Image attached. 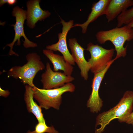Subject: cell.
Returning <instances> with one entry per match:
<instances>
[{
    "mask_svg": "<svg viewBox=\"0 0 133 133\" xmlns=\"http://www.w3.org/2000/svg\"><path fill=\"white\" fill-rule=\"evenodd\" d=\"M127 25L129 27L133 28V20L131 21Z\"/></svg>",
    "mask_w": 133,
    "mask_h": 133,
    "instance_id": "7402d4cb",
    "label": "cell"
},
{
    "mask_svg": "<svg viewBox=\"0 0 133 133\" xmlns=\"http://www.w3.org/2000/svg\"><path fill=\"white\" fill-rule=\"evenodd\" d=\"M117 27H120L123 24L127 25L133 20V6L131 8L122 12L117 17Z\"/></svg>",
    "mask_w": 133,
    "mask_h": 133,
    "instance_id": "2e32d148",
    "label": "cell"
},
{
    "mask_svg": "<svg viewBox=\"0 0 133 133\" xmlns=\"http://www.w3.org/2000/svg\"><path fill=\"white\" fill-rule=\"evenodd\" d=\"M86 50L90 53L91 57L88 62L90 66V70L93 73L103 70L107 66L115 61L112 60L115 49H106L98 44L90 42Z\"/></svg>",
    "mask_w": 133,
    "mask_h": 133,
    "instance_id": "5b68a950",
    "label": "cell"
},
{
    "mask_svg": "<svg viewBox=\"0 0 133 133\" xmlns=\"http://www.w3.org/2000/svg\"><path fill=\"white\" fill-rule=\"evenodd\" d=\"M60 19V23L62 27L61 32L58 34V41L55 44L47 46L46 48L47 49L53 51H59L62 54L66 62L72 66H74L75 62L68 49L66 42L67 33L73 27L74 21L70 20L66 22L61 18Z\"/></svg>",
    "mask_w": 133,
    "mask_h": 133,
    "instance_id": "ba28073f",
    "label": "cell"
},
{
    "mask_svg": "<svg viewBox=\"0 0 133 133\" xmlns=\"http://www.w3.org/2000/svg\"><path fill=\"white\" fill-rule=\"evenodd\" d=\"M113 62L108 65L103 71L94 74L92 80V91L86 104L87 107L92 113H98L102 107L103 101L99 95V89L105 73Z\"/></svg>",
    "mask_w": 133,
    "mask_h": 133,
    "instance_id": "9c48e42d",
    "label": "cell"
},
{
    "mask_svg": "<svg viewBox=\"0 0 133 133\" xmlns=\"http://www.w3.org/2000/svg\"><path fill=\"white\" fill-rule=\"evenodd\" d=\"M33 88L34 99L38 102L42 108L48 110L52 108L58 110L62 103V94L67 92H73L75 87L74 84L70 83L54 89H40L35 85Z\"/></svg>",
    "mask_w": 133,
    "mask_h": 133,
    "instance_id": "277c9868",
    "label": "cell"
},
{
    "mask_svg": "<svg viewBox=\"0 0 133 133\" xmlns=\"http://www.w3.org/2000/svg\"><path fill=\"white\" fill-rule=\"evenodd\" d=\"M12 15L15 17L16 20L15 24L11 25L14 27L15 31L14 37L12 42L7 44L3 49L7 46L10 47V49L9 55L18 56V54L14 52L13 50V49L14 44L16 41L17 45L20 46V38L21 37H23L24 39V41H23V45L24 48H34L37 47V45L36 44L30 41L28 39L24 32V24L25 20L26 19V11L23 10L18 6H16L13 9Z\"/></svg>",
    "mask_w": 133,
    "mask_h": 133,
    "instance_id": "8992f818",
    "label": "cell"
},
{
    "mask_svg": "<svg viewBox=\"0 0 133 133\" xmlns=\"http://www.w3.org/2000/svg\"><path fill=\"white\" fill-rule=\"evenodd\" d=\"M126 123L128 124H131L133 126V112L131 114Z\"/></svg>",
    "mask_w": 133,
    "mask_h": 133,
    "instance_id": "d6986e66",
    "label": "cell"
},
{
    "mask_svg": "<svg viewBox=\"0 0 133 133\" xmlns=\"http://www.w3.org/2000/svg\"><path fill=\"white\" fill-rule=\"evenodd\" d=\"M46 70L42 74L40 80L43 84V89H47L59 88L75 80L73 77L67 75L64 72L54 71L49 62L46 63Z\"/></svg>",
    "mask_w": 133,
    "mask_h": 133,
    "instance_id": "52a82bcc",
    "label": "cell"
},
{
    "mask_svg": "<svg viewBox=\"0 0 133 133\" xmlns=\"http://www.w3.org/2000/svg\"><path fill=\"white\" fill-rule=\"evenodd\" d=\"M98 42L103 44L107 41L111 42L115 47L116 55L115 60L119 58L124 57L126 54L127 46L124 47L125 42L129 41L133 39V28L127 25L107 31H100L95 35Z\"/></svg>",
    "mask_w": 133,
    "mask_h": 133,
    "instance_id": "7a4b0ae2",
    "label": "cell"
},
{
    "mask_svg": "<svg viewBox=\"0 0 133 133\" xmlns=\"http://www.w3.org/2000/svg\"><path fill=\"white\" fill-rule=\"evenodd\" d=\"M39 0H31L27 2V10L26 11V23L30 28L33 29L38 21H41L50 15L48 10H44L41 8Z\"/></svg>",
    "mask_w": 133,
    "mask_h": 133,
    "instance_id": "8fae6325",
    "label": "cell"
},
{
    "mask_svg": "<svg viewBox=\"0 0 133 133\" xmlns=\"http://www.w3.org/2000/svg\"><path fill=\"white\" fill-rule=\"evenodd\" d=\"M10 93L8 90H5L0 87V96L4 97H7L9 96Z\"/></svg>",
    "mask_w": 133,
    "mask_h": 133,
    "instance_id": "ac0fdd59",
    "label": "cell"
},
{
    "mask_svg": "<svg viewBox=\"0 0 133 133\" xmlns=\"http://www.w3.org/2000/svg\"><path fill=\"white\" fill-rule=\"evenodd\" d=\"M110 0H100L93 3L91 10L87 20L82 24H75L73 27H80L82 29V32L85 33L89 24L94 22L99 17L104 15L107 6Z\"/></svg>",
    "mask_w": 133,
    "mask_h": 133,
    "instance_id": "7c38bea8",
    "label": "cell"
},
{
    "mask_svg": "<svg viewBox=\"0 0 133 133\" xmlns=\"http://www.w3.org/2000/svg\"><path fill=\"white\" fill-rule=\"evenodd\" d=\"M17 2L16 0H8L7 3L9 5H12L14 4Z\"/></svg>",
    "mask_w": 133,
    "mask_h": 133,
    "instance_id": "ffe728a7",
    "label": "cell"
},
{
    "mask_svg": "<svg viewBox=\"0 0 133 133\" xmlns=\"http://www.w3.org/2000/svg\"><path fill=\"white\" fill-rule=\"evenodd\" d=\"M33 87L26 84L24 99L27 110L35 116L38 122H45V120L42 112V108L34 100Z\"/></svg>",
    "mask_w": 133,
    "mask_h": 133,
    "instance_id": "9a60e30c",
    "label": "cell"
},
{
    "mask_svg": "<svg viewBox=\"0 0 133 133\" xmlns=\"http://www.w3.org/2000/svg\"><path fill=\"white\" fill-rule=\"evenodd\" d=\"M68 46L73 60L80 70L81 76L85 80H87L88 78V72L90 70V66L84 57L85 49L80 45L75 38L69 39Z\"/></svg>",
    "mask_w": 133,
    "mask_h": 133,
    "instance_id": "30bf717a",
    "label": "cell"
},
{
    "mask_svg": "<svg viewBox=\"0 0 133 133\" xmlns=\"http://www.w3.org/2000/svg\"><path fill=\"white\" fill-rule=\"evenodd\" d=\"M133 6L132 0H110L105 14L107 22L113 20L128 8Z\"/></svg>",
    "mask_w": 133,
    "mask_h": 133,
    "instance_id": "5bb4252c",
    "label": "cell"
},
{
    "mask_svg": "<svg viewBox=\"0 0 133 133\" xmlns=\"http://www.w3.org/2000/svg\"><path fill=\"white\" fill-rule=\"evenodd\" d=\"M27 62L22 66H15L7 71L8 77L21 80L24 84L33 87V80L37 73L45 68L40 56L35 52L30 53L26 56Z\"/></svg>",
    "mask_w": 133,
    "mask_h": 133,
    "instance_id": "3957f363",
    "label": "cell"
},
{
    "mask_svg": "<svg viewBox=\"0 0 133 133\" xmlns=\"http://www.w3.org/2000/svg\"><path fill=\"white\" fill-rule=\"evenodd\" d=\"M133 91L127 90L118 103L109 110L99 114L96 118L95 133H101L105 127L113 119H117L120 122L126 123L132 112Z\"/></svg>",
    "mask_w": 133,
    "mask_h": 133,
    "instance_id": "6da1fadb",
    "label": "cell"
},
{
    "mask_svg": "<svg viewBox=\"0 0 133 133\" xmlns=\"http://www.w3.org/2000/svg\"><path fill=\"white\" fill-rule=\"evenodd\" d=\"M59 133L56 130L53 126H48L45 122H38L35 127L34 130L33 131L28 130L27 133Z\"/></svg>",
    "mask_w": 133,
    "mask_h": 133,
    "instance_id": "e0dca14e",
    "label": "cell"
},
{
    "mask_svg": "<svg viewBox=\"0 0 133 133\" xmlns=\"http://www.w3.org/2000/svg\"><path fill=\"white\" fill-rule=\"evenodd\" d=\"M43 52L53 64L54 71L61 70L66 75L71 76L73 67L65 61L63 56L55 54L53 51L47 49L43 50Z\"/></svg>",
    "mask_w": 133,
    "mask_h": 133,
    "instance_id": "4fadbf2b",
    "label": "cell"
},
{
    "mask_svg": "<svg viewBox=\"0 0 133 133\" xmlns=\"http://www.w3.org/2000/svg\"><path fill=\"white\" fill-rule=\"evenodd\" d=\"M8 0H0V6H2L4 4L7 3Z\"/></svg>",
    "mask_w": 133,
    "mask_h": 133,
    "instance_id": "44dd1931",
    "label": "cell"
}]
</instances>
